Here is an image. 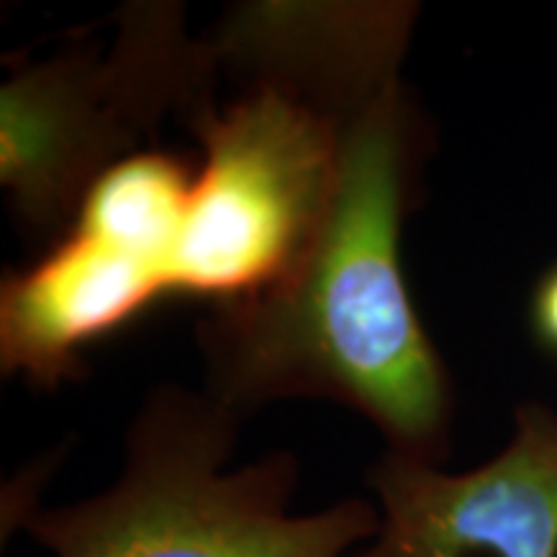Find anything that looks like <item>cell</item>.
I'll return each mask as SVG.
<instances>
[{"label": "cell", "mask_w": 557, "mask_h": 557, "mask_svg": "<svg viewBox=\"0 0 557 557\" xmlns=\"http://www.w3.org/2000/svg\"><path fill=\"white\" fill-rule=\"evenodd\" d=\"M165 295L152 271L120 250L70 233L47 259L5 278L0 302L3 364L54 385L78 351Z\"/></svg>", "instance_id": "5"}, {"label": "cell", "mask_w": 557, "mask_h": 557, "mask_svg": "<svg viewBox=\"0 0 557 557\" xmlns=\"http://www.w3.org/2000/svg\"><path fill=\"white\" fill-rule=\"evenodd\" d=\"M408 18L348 88L333 194L299 267L276 289L218 305L199 325L212 400L235 413L289 395L348 403L395 455L438 465L447 387L410 302L400 230L413 122L400 83Z\"/></svg>", "instance_id": "1"}, {"label": "cell", "mask_w": 557, "mask_h": 557, "mask_svg": "<svg viewBox=\"0 0 557 557\" xmlns=\"http://www.w3.org/2000/svg\"><path fill=\"white\" fill-rule=\"evenodd\" d=\"M537 325L549 344L557 346V271L547 278L537 299Z\"/></svg>", "instance_id": "7"}, {"label": "cell", "mask_w": 557, "mask_h": 557, "mask_svg": "<svg viewBox=\"0 0 557 557\" xmlns=\"http://www.w3.org/2000/svg\"><path fill=\"white\" fill-rule=\"evenodd\" d=\"M191 186L184 160L169 152L124 156L90 184L73 230L145 263L169 292L165 274Z\"/></svg>", "instance_id": "6"}, {"label": "cell", "mask_w": 557, "mask_h": 557, "mask_svg": "<svg viewBox=\"0 0 557 557\" xmlns=\"http://www.w3.org/2000/svg\"><path fill=\"white\" fill-rule=\"evenodd\" d=\"M197 62L176 13L152 11L124 29L107 62L65 52L13 75L0 99V181L18 212L39 227L78 212L137 132L186 103Z\"/></svg>", "instance_id": "3"}, {"label": "cell", "mask_w": 557, "mask_h": 557, "mask_svg": "<svg viewBox=\"0 0 557 557\" xmlns=\"http://www.w3.org/2000/svg\"><path fill=\"white\" fill-rule=\"evenodd\" d=\"M377 529L348 557H557V416L529 406L468 472L395 455L369 472Z\"/></svg>", "instance_id": "4"}, {"label": "cell", "mask_w": 557, "mask_h": 557, "mask_svg": "<svg viewBox=\"0 0 557 557\" xmlns=\"http://www.w3.org/2000/svg\"><path fill=\"white\" fill-rule=\"evenodd\" d=\"M235 436L238 413L218 400L158 398L114 485L21 527L54 557H348L372 537V500L292 513L299 465L284 451L230 470Z\"/></svg>", "instance_id": "2"}]
</instances>
